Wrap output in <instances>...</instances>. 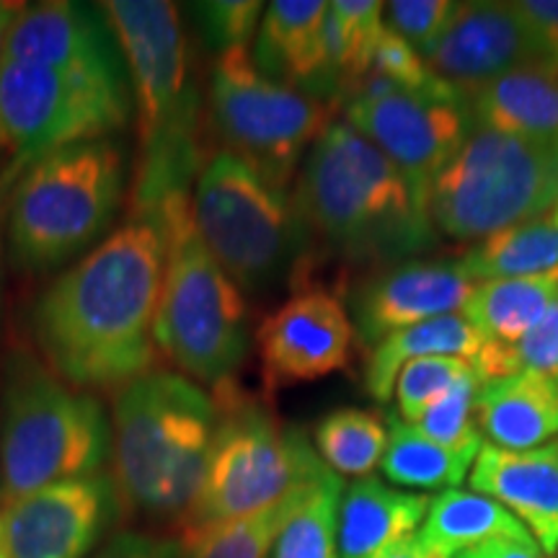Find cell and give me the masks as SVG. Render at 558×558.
Masks as SVG:
<instances>
[{"instance_id":"cell-1","label":"cell","mask_w":558,"mask_h":558,"mask_svg":"<svg viewBox=\"0 0 558 558\" xmlns=\"http://www.w3.org/2000/svg\"><path fill=\"white\" fill-rule=\"evenodd\" d=\"M163 264L158 222L128 220L41 292L34 339L68 386L120 390L156 369Z\"/></svg>"},{"instance_id":"cell-2","label":"cell","mask_w":558,"mask_h":558,"mask_svg":"<svg viewBox=\"0 0 558 558\" xmlns=\"http://www.w3.org/2000/svg\"><path fill=\"white\" fill-rule=\"evenodd\" d=\"M137 104L128 220H156L171 202L192 197L205 156V117L179 5L169 0L101 3Z\"/></svg>"},{"instance_id":"cell-3","label":"cell","mask_w":558,"mask_h":558,"mask_svg":"<svg viewBox=\"0 0 558 558\" xmlns=\"http://www.w3.org/2000/svg\"><path fill=\"white\" fill-rule=\"evenodd\" d=\"M292 205L308 241L347 259H396L435 239L403 173L347 122H331L313 143Z\"/></svg>"},{"instance_id":"cell-4","label":"cell","mask_w":558,"mask_h":558,"mask_svg":"<svg viewBox=\"0 0 558 558\" xmlns=\"http://www.w3.org/2000/svg\"><path fill=\"white\" fill-rule=\"evenodd\" d=\"M215 422L213 396L184 375L153 369L114 390L117 514L177 525L205 476Z\"/></svg>"},{"instance_id":"cell-5","label":"cell","mask_w":558,"mask_h":558,"mask_svg":"<svg viewBox=\"0 0 558 558\" xmlns=\"http://www.w3.org/2000/svg\"><path fill=\"white\" fill-rule=\"evenodd\" d=\"M109 456L104 403L68 386L29 349H11L0 362V507L62 481L99 476Z\"/></svg>"},{"instance_id":"cell-6","label":"cell","mask_w":558,"mask_h":558,"mask_svg":"<svg viewBox=\"0 0 558 558\" xmlns=\"http://www.w3.org/2000/svg\"><path fill=\"white\" fill-rule=\"evenodd\" d=\"M130 192V158L120 140H90L39 158L21 173L5 213L11 264L50 271L94 246Z\"/></svg>"},{"instance_id":"cell-7","label":"cell","mask_w":558,"mask_h":558,"mask_svg":"<svg viewBox=\"0 0 558 558\" xmlns=\"http://www.w3.org/2000/svg\"><path fill=\"white\" fill-rule=\"evenodd\" d=\"M156 222L166 264L156 313V347L190 378L218 388L235 380L248 354V308L202 241L192 197L171 202Z\"/></svg>"},{"instance_id":"cell-8","label":"cell","mask_w":558,"mask_h":558,"mask_svg":"<svg viewBox=\"0 0 558 558\" xmlns=\"http://www.w3.org/2000/svg\"><path fill=\"white\" fill-rule=\"evenodd\" d=\"M213 390V445L197 494L173 525L177 541L259 512L326 469L303 432L279 424L235 380Z\"/></svg>"},{"instance_id":"cell-9","label":"cell","mask_w":558,"mask_h":558,"mask_svg":"<svg viewBox=\"0 0 558 558\" xmlns=\"http://www.w3.org/2000/svg\"><path fill=\"white\" fill-rule=\"evenodd\" d=\"M192 213L207 251L241 292L271 290L295 277L308 256V235L288 192L226 150L202 166Z\"/></svg>"},{"instance_id":"cell-10","label":"cell","mask_w":558,"mask_h":558,"mask_svg":"<svg viewBox=\"0 0 558 558\" xmlns=\"http://www.w3.org/2000/svg\"><path fill=\"white\" fill-rule=\"evenodd\" d=\"M558 205V143L473 130L435 179L429 220L458 241H484Z\"/></svg>"},{"instance_id":"cell-11","label":"cell","mask_w":558,"mask_h":558,"mask_svg":"<svg viewBox=\"0 0 558 558\" xmlns=\"http://www.w3.org/2000/svg\"><path fill=\"white\" fill-rule=\"evenodd\" d=\"M132 117L130 83L0 60V153L5 179L70 145L114 137Z\"/></svg>"},{"instance_id":"cell-12","label":"cell","mask_w":558,"mask_h":558,"mask_svg":"<svg viewBox=\"0 0 558 558\" xmlns=\"http://www.w3.org/2000/svg\"><path fill=\"white\" fill-rule=\"evenodd\" d=\"M207 120L222 150L288 190L305 150L331 124V107L267 78L248 47L226 50L207 83Z\"/></svg>"},{"instance_id":"cell-13","label":"cell","mask_w":558,"mask_h":558,"mask_svg":"<svg viewBox=\"0 0 558 558\" xmlns=\"http://www.w3.org/2000/svg\"><path fill=\"white\" fill-rule=\"evenodd\" d=\"M344 122L386 153L427 213L432 184L471 135L469 111L460 107V101L416 94L349 101Z\"/></svg>"},{"instance_id":"cell-14","label":"cell","mask_w":558,"mask_h":558,"mask_svg":"<svg viewBox=\"0 0 558 558\" xmlns=\"http://www.w3.org/2000/svg\"><path fill=\"white\" fill-rule=\"evenodd\" d=\"M114 514L109 476L62 481L0 507V548L9 558H86Z\"/></svg>"},{"instance_id":"cell-15","label":"cell","mask_w":558,"mask_h":558,"mask_svg":"<svg viewBox=\"0 0 558 558\" xmlns=\"http://www.w3.org/2000/svg\"><path fill=\"white\" fill-rule=\"evenodd\" d=\"M352 344L344 303L329 290H300L256 329L264 386L288 388L339 373L349 365Z\"/></svg>"},{"instance_id":"cell-16","label":"cell","mask_w":558,"mask_h":558,"mask_svg":"<svg viewBox=\"0 0 558 558\" xmlns=\"http://www.w3.org/2000/svg\"><path fill=\"white\" fill-rule=\"evenodd\" d=\"M3 58L88 78L130 83L128 62L101 5L70 0L24 5L5 34Z\"/></svg>"},{"instance_id":"cell-17","label":"cell","mask_w":558,"mask_h":558,"mask_svg":"<svg viewBox=\"0 0 558 558\" xmlns=\"http://www.w3.org/2000/svg\"><path fill=\"white\" fill-rule=\"evenodd\" d=\"M424 60L460 96L514 70L543 68L538 47L514 5L494 0L458 3L448 29Z\"/></svg>"},{"instance_id":"cell-18","label":"cell","mask_w":558,"mask_h":558,"mask_svg":"<svg viewBox=\"0 0 558 558\" xmlns=\"http://www.w3.org/2000/svg\"><path fill=\"white\" fill-rule=\"evenodd\" d=\"M473 288L476 282L460 262L393 264L369 279L354 303L362 339L373 344L393 331L460 313Z\"/></svg>"},{"instance_id":"cell-19","label":"cell","mask_w":558,"mask_h":558,"mask_svg":"<svg viewBox=\"0 0 558 558\" xmlns=\"http://www.w3.org/2000/svg\"><path fill=\"white\" fill-rule=\"evenodd\" d=\"M326 0H275L264 9L256 32L254 65L271 81L329 104L337 99L329 47H326Z\"/></svg>"},{"instance_id":"cell-20","label":"cell","mask_w":558,"mask_h":558,"mask_svg":"<svg viewBox=\"0 0 558 558\" xmlns=\"http://www.w3.org/2000/svg\"><path fill=\"white\" fill-rule=\"evenodd\" d=\"M471 486L518 518L541 554L558 556V445L501 450L484 445L471 469Z\"/></svg>"},{"instance_id":"cell-21","label":"cell","mask_w":558,"mask_h":558,"mask_svg":"<svg viewBox=\"0 0 558 558\" xmlns=\"http://www.w3.org/2000/svg\"><path fill=\"white\" fill-rule=\"evenodd\" d=\"M476 418L481 435L501 450H535L558 437V380L546 373L484 380Z\"/></svg>"},{"instance_id":"cell-22","label":"cell","mask_w":558,"mask_h":558,"mask_svg":"<svg viewBox=\"0 0 558 558\" xmlns=\"http://www.w3.org/2000/svg\"><path fill=\"white\" fill-rule=\"evenodd\" d=\"M429 505L427 494L401 492L375 476L357 478L341 494L339 558H380L422 527Z\"/></svg>"},{"instance_id":"cell-23","label":"cell","mask_w":558,"mask_h":558,"mask_svg":"<svg viewBox=\"0 0 558 558\" xmlns=\"http://www.w3.org/2000/svg\"><path fill=\"white\" fill-rule=\"evenodd\" d=\"M473 124L501 135L558 143V75L548 68H522L473 88Z\"/></svg>"},{"instance_id":"cell-24","label":"cell","mask_w":558,"mask_h":558,"mask_svg":"<svg viewBox=\"0 0 558 558\" xmlns=\"http://www.w3.org/2000/svg\"><path fill=\"white\" fill-rule=\"evenodd\" d=\"M416 538L437 558H458L463 550L492 541L535 543L527 527L509 509L465 488H448L432 499Z\"/></svg>"},{"instance_id":"cell-25","label":"cell","mask_w":558,"mask_h":558,"mask_svg":"<svg viewBox=\"0 0 558 558\" xmlns=\"http://www.w3.org/2000/svg\"><path fill=\"white\" fill-rule=\"evenodd\" d=\"M484 347V333L460 313L424 320V324L409 326L375 341L365 367V388L375 401L386 403L393 396L401 367L409 362L422 357H460L476 362Z\"/></svg>"},{"instance_id":"cell-26","label":"cell","mask_w":558,"mask_h":558,"mask_svg":"<svg viewBox=\"0 0 558 558\" xmlns=\"http://www.w3.org/2000/svg\"><path fill=\"white\" fill-rule=\"evenodd\" d=\"M558 303V269L476 282L460 316L494 344H514Z\"/></svg>"},{"instance_id":"cell-27","label":"cell","mask_w":558,"mask_h":558,"mask_svg":"<svg viewBox=\"0 0 558 558\" xmlns=\"http://www.w3.org/2000/svg\"><path fill=\"white\" fill-rule=\"evenodd\" d=\"M460 267L473 282L533 277L558 269V220L548 213L476 241L460 259Z\"/></svg>"},{"instance_id":"cell-28","label":"cell","mask_w":558,"mask_h":558,"mask_svg":"<svg viewBox=\"0 0 558 558\" xmlns=\"http://www.w3.org/2000/svg\"><path fill=\"white\" fill-rule=\"evenodd\" d=\"M481 448H448L414 424L390 418L388 448L380 460L386 478L407 488H458L476 463Z\"/></svg>"},{"instance_id":"cell-29","label":"cell","mask_w":558,"mask_h":558,"mask_svg":"<svg viewBox=\"0 0 558 558\" xmlns=\"http://www.w3.org/2000/svg\"><path fill=\"white\" fill-rule=\"evenodd\" d=\"M318 476L303 481L290 494H284L282 499L259 509V512L226 522V525L209 527L205 533L192 535L186 541H179L181 558H269L284 522L290 520L300 499L305 497V492H308Z\"/></svg>"},{"instance_id":"cell-30","label":"cell","mask_w":558,"mask_h":558,"mask_svg":"<svg viewBox=\"0 0 558 558\" xmlns=\"http://www.w3.org/2000/svg\"><path fill=\"white\" fill-rule=\"evenodd\" d=\"M383 5L378 0H333L326 16V47L333 75H337V99L360 83L373 68L375 47L386 32Z\"/></svg>"},{"instance_id":"cell-31","label":"cell","mask_w":558,"mask_h":558,"mask_svg":"<svg viewBox=\"0 0 558 558\" xmlns=\"http://www.w3.org/2000/svg\"><path fill=\"white\" fill-rule=\"evenodd\" d=\"M313 442L326 469L365 478L386 456L388 429L373 411L337 409L316 424Z\"/></svg>"},{"instance_id":"cell-32","label":"cell","mask_w":558,"mask_h":558,"mask_svg":"<svg viewBox=\"0 0 558 558\" xmlns=\"http://www.w3.org/2000/svg\"><path fill=\"white\" fill-rule=\"evenodd\" d=\"M344 484L331 469L313 481L284 522L271 558H339V505Z\"/></svg>"},{"instance_id":"cell-33","label":"cell","mask_w":558,"mask_h":558,"mask_svg":"<svg viewBox=\"0 0 558 558\" xmlns=\"http://www.w3.org/2000/svg\"><path fill=\"white\" fill-rule=\"evenodd\" d=\"M484 380L507 378V375L525 373H558V303L546 313L541 324H535L525 337L514 344H494L486 341L481 354L473 362Z\"/></svg>"},{"instance_id":"cell-34","label":"cell","mask_w":558,"mask_h":558,"mask_svg":"<svg viewBox=\"0 0 558 558\" xmlns=\"http://www.w3.org/2000/svg\"><path fill=\"white\" fill-rule=\"evenodd\" d=\"M481 386H484V378L478 369H473L418 418L414 427L448 448H484V435L476 418Z\"/></svg>"},{"instance_id":"cell-35","label":"cell","mask_w":558,"mask_h":558,"mask_svg":"<svg viewBox=\"0 0 558 558\" xmlns=\"http://www.w3.org/2000/svg\"><path fill=\"white\" fill-rule=\"evenodd\" d=\"M476 365L460 357H422L401 367L396 378V403L399 418L407 424H416L448 390L471 375Z\"/></svg>"},{"instance_id":"cell-36","label":"cell","mask_w":558,"mask_h":558,"mask_svg":"<svg viewBox=\"0 0 558 558\" xmlns=\"http://www.w3.org/2000/svg\"><path fill=\"white\" fill-rule=\"evenodd\" d=\"M456 11L458 3L450 0H393L383 5V21L386 29L399 34L422 58H427Z\"/></svg>"},{"instance_id":"cell-37","label":"cell","mask_w":558,"mask_h":558,"mask_svg":"<svg viewBox=\"0 0 558 558\" xmlns=\"http://www.w3.org/2000/svg\"><path fill=\"white\" fill-rule=\"evenodd\" d=\"M192 9L199 21V32L218 52L248 47L264 16V3L259 0H209L194 3Z\"/></svg>"},{"instance_id":"cell-38","label":"cell","mask_w":558,"mask_h":558,"mask_svg":"<svg viewBox=\"0 0 558 558\" xmlns=\"http://www.w3.org/2000/svg\"><path fill=\"white\" fill-rule=\"evenodd\" d=\"M512 5L538 47L543 68L558 75V0H518Z\"/></svg>"},{"instance_id":"cell-39","label":"cell","mask_w":558,"mask_h":558,"mask_svg":"<svg viewBox=\"0 0 558 558\" xmlns=\"http://www.w3.org/2000/svg\"><path fill=\"white\" fill-rule=\"evenodd\" d=\"M94 558H181V546L173 535L122 530Z\"/></svg>"},{"instance_id":"cell-40","label":"cell","mask_w":558,"mask_h":558,"mask_svg":"<svg viewBox=\"0 0 558 558\" xmlns=\"http://www.w3.org/2000/svg\"><path fill=\"white\" fill-rule=\"evenodd\" d=\"M458 558H543V556L535 543L492 541V543H484V546L463 550Z\"/></svg>"},{"instance_id":"cell-41","label":"cell","mask_w":558,"mask_h":558,"mask_svg":"<svg viewBox=\"0 0 558 558\" xmlns=\"http://www.w3.org/2000/svg\"><path fill=\"white\" fill-rule=\"evenodd\" d=\"M380 558H437V556L432 554L429 548H424L416 535H409V538H403L396 543V546H390Z\"/></svg>"},{"instance_id":"cell-42","label":"cell","mask_w":558,"mask_h":558,"mask_svg":"<svg viewBox=\"0 0 558 558\" xmlns=\"http://www.w3.org/2000/svg\"><path fill=\"white\" fill-rule=\"evenodd\" d=\"M13 186H16V181L5 179L3 173H0V254H3V222H5V213H9V199H11ZM0 267H3V259H0ZM0 311H3V275H0Z\"/></svg>"},{"instance_id":"cell-43","label":"cell","mask_w":558,"mask_h":558,"mask_svg":"<svg viewBox=\"0 0 558 558\" xmlns=\"http://www.w3.org/2000/svg\"><path fill=\"white\" fill-rule=\"evenodd\" d=\"M21 11H24V3H5V0H0V26H13V21L21 16Z\"/></svg>"},{"instance_id":"cell-44","label":"cell","mask_w":558,"mask_h":558,"mask_svg":"<svg viewBox=\"0 0 558 558\" xmlns=\"http://www.w3.org/2000/svg\"><path fill=\"white\" fill-rule=\"evenodd\" d=\"M5 34H9V26H0V60H3V47H5Z\"/></svg>"},{"instance_id":"cell-45","label":"cell","mask_w":558,"mask_h":558,"mask_svg":"<svg viewBox=\"0 0 558 558\" xmlns=\"http://www.w3.org/2000/svg\"><path fill=\"white\" fill-rule=\"evenodd\" d=\"M0 505H3V478H0Z\"/></svg>"},{"instance_id":"cell-46","label":"cell","mask_w":558,"mask_h":558,"mask_svg":"<svg viewBox=\"0 0 558 558\" xmlns=\"http://www.w3.org/2000/svg\"><path fill=\"white\" fill-rule=\"evenodd\" d=\"M550 215H554V218H556V220H558V205H556V207H554V213H550Z\"/></svg>"},{"instance_id":"cell-47","label":"cell","mask_w":558,"mask_h":558,"mask_svg":"<svg viewBox=\"0 0 558 558\" xmlns=\"http://www.w3.org/2000/svg\"><path fill=\"white\" fill-rule=\"evenodd\" d=\"M0 558H9V556H5V554H3V548H0Z\"/></svg>"},{"instance_id":"cell-48","label":"cell","mask_w":558,"mask_h":558,"mask_svg":"<svg viewBox=\"0 0 558 558\" xmlns=\"http://www.w3.org/2000/svg\"><path fill=\"white\" fill-rule=\"evenodd\" d=\"M556 380H558V373H556Z\"/></svg>"},{"instance_id":"cell-49","label":"cell","mask_w":558,"mask_h":558,"mask_svg":"<svg viewBox=\"0 0 558 558\" xmlns=\"http://www.w3.org/2000/svg\"><path fill=\"white\" fill-rule=\"evenodd\" d=\"M556 445H558V442H556Z\"/></svg>"}]
</instances>
